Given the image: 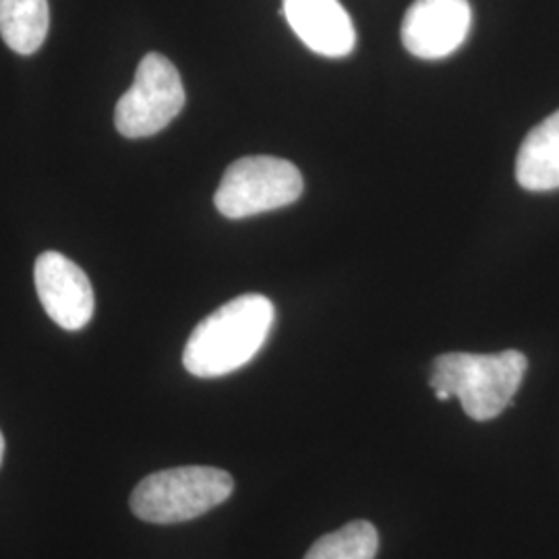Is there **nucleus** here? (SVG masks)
<instances>
[{
  "label": "nucleus",
  "mask_w": 559,
  "mask_h": 559,
  "mask_svg": "<svg viewBox=\"0 0 559 559\" xmlns=\"http://www.w3.org/2000/svg\"><path fill=\"white\" fill-rule=\"evenodd\" d=\"M380 535L371 522H348L311 545L305 559H376Z\"/></svg>",
  "instance_id": "11"
},
{
  "label": "nucleus",
  "mask_w": 559,
  "mask_h": 559,
  "mask_svg": "<svg viewBox=\"0 0 559 559\" xmlns=\"http://www.w3.org/2000/svg\"><path fill=\"white\" fill-rule=\"evenodd\" d=\"M516 180L526 191L559 189V110L537 124L520 145Z\"/></svg>",
  "instance_id": "9"
},
{
  "label": "nucleus",
  "mask_w": 559,
  "mask_h": 559,
  "mask_svg": "<svg viewBox=\"0 0 559 559\" xmlns=\"http://www.w3.org/2000/svg\"><path fill=\"white\" fill-rule=\"evenodd\" d=\"M36 290L48 318L62 330H83L94 316V288L75 261L46 251L36 261Z\"/></svg>",
  "instance_id": "7"
},
{
  "label": "nucleus",
  "mask_w": 559,
  "mask_h": 559,
  "mask_svg": "<svg viewBox=\"0 0 559 559\" xmlns=\"http://www.w3.org/2000/svg\"><path fill=\"white\" fill-rule=\"evenodd\" d=\"M233 477L214 466H179L147 475L131 493V510L152 524L200 519L228 500Z\"/></svg>",
  "instance_id": "3"
},
{
  "label": "nucleus",
  "mask_w": 559,
  "mask_h": 559,
  "mask_svg": "<svg viewBox=\"0 0 559 559\" xmlns=\"http://www.w3.org/2000/svg\"><path fill=\"white\" fill-rule=\"evenodd\" d=\"M2 456H4V438H2V431H0V464H2Z\"/></svg>",
  "instance_id": "12"
},
{
  "label": "nucleus",
  "mask_w": 559,
  "mask_h": 559,
  "mask_svg": "<svg viewBox=\"0 0 559 559\" xmlns=\"http://www.w3.org/2000/svg\"><path fill=\"white\" fill-rule=\"evenodd\" d=\"M302 177L293 162L247 156L230 164L214 203L224 218L240 221L286 207L302 195Z\"/></svg>",
  "instance_id": "4"
},
{
  "label": "nucleus",
  "mask_w": 559,
  "mask_h": 559,
  "mask_svg": "<svg viewBox=\"0 0 559 559\" xmlns=\"http://www.w3.org/2000/svg\"><path fill=\"white\" fill-rule=\"evenodd\" d=\"M528 369L519 350L498 355L448 353L433 360L429 385L456 396L464 413L475 420H491L512 404Z\"/></svg>",
  "instance_id": "2"
},
{
  "label": "nucleus",
  "mask_w": 559,
  "mask_h": 559,
  "mask_svg": "<svg viewBox=\"0 0 559 559\" xmlns=\"http://www.w3.org/2000/svg\"><path fill=\"white\" fill-rule=\"evenodd\" d=\"M468 0H415L402 21V44L417 59L454 55L471 32Z\"/></svg>",
  "instance_id": "6"
},
{
  "label": "nucleus",
  "mask_w": 559,
  "mask_h": 559,
  "mask_svg": "<svg viewBox=\"0 0 559 559\" xmlns=\"http://www.w3.org/2000/svg\"><path fill=\"white\" fill-rule=\"evenodd\" d=\"M274 305L263 295H240L198 323L182 365L195 378H222L253 359L274 325Z\"/></svg>",
  "instance_id": "1"
},
{
  "label": "nucleus",
  "mask_w": 559,
  "mask_h": 559,
  "mask_svg": "<svg viewBox=\"0 0 559 559\" xmlns=\"http://www.w3.org/2000/svg\"><path fill=\"white\" fill-rule=\"evenodd\" d=\"M50 29L48 0H0V36L21 57L40 50Z\"/></svg>",
  "instance_id": "10"
},
{
  "label": "nucleus",
  "mask_w": 559,
  "mask_h": 559,
  "mask_svg": "<svg viewBox=\"0 0 559 559\" xmlns=\"http://www.w3.org/2000/svg\"><path fill=\"white\" fill-rule=\"evenodd\" d=\"M185 87L177 67L158 52L141 59L135 81L117 104L115 124L122 138H152L185 108Z\"/></svg>",
  "instance_id": "5"
},
{
  "label": "nucleus",
  "mask_w": 559,
  "mask_h": 559,
  "mask_svg": "<svg viewBox=\"0 0 559 559\" xmlns=\"http://www.w3.org/2000/svg\"><path fill=\"white\" fill-rule=\"evenodd\" d=\"M284 17L300 41L328 59L355 50L357 34L340 0H284Z\"/></svg>",
  "instance_id": "8"
}]
</instances>
